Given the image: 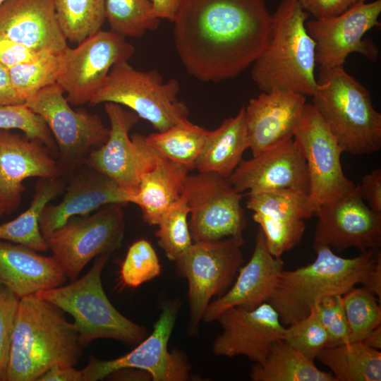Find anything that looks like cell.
I'll use <instances>...</instances> for the list:
<instances>
[{
    "label": "cell",
    "instance_id": "obj_28",
    "mask_svg": "<svg viewBox=\"0 0 381 381\" xmlns=\"http://www.w3.org/2000/svg\"><path fill=\"white\" fill-rule=\"evenodd\" d=\"M249 148L245 123V108L209 131L203 149L195 162L198 172H214L229 177Z\"/></svg>",
    "mask_w": 381,
    "mask_h": 381
},
{
    "label": "cell",
    "instance_id": "obj_2",
    "mask_svg": "<svg viewBox=\"0 0 381 381\" xmlns=\"http://www.w3.org/2000/svg\"><path fill=\"white\" fill-rule=\"evenodd\" d=\"M314 261L294 270H282L268 303L284 325L307 317L325 297L344 295L357 284L381 298L380 249H369L354 258L334 254L326 245L314 243Z\"/></svg>",
    "mask_w": 381,
    "mask_h": 381
},
{
    "label": "cell",
    "instance_id": "obj_21",
    "mask_svg": "<svg viewBox=\"0 0 381 381\" xmlns=\"http://www.w3.org/2000/svg\"><path fill=\"white\" fill-rule=\"evenodd\" d=\"M31 177H61L56 159L41 141L1 129L0 201L6 214L18 209L25 189L23 181Z\"/></svg>",
    "mask_w": 381,
    "mask_h": 381
},
{
    "label": "cell",
    "instance_id": "obj_13",
    "mask_svg": "<svg viewBox=\"0 0 381 381\" xmlns=\"http://www.w3.org/2000/svg\"><path fill=\"white\" fill-rule=\"evenodd\" d=\"M133 46L112 30H102L87 37L74 48L60 54L61 66L56 83L67 94L72 105L90 103L111 68L128 61Z\"/></svg>",
    "mask_w": 381,
    "mask_h": 381
},
{
    "label": "cell",
    "instance_id": "obj_17",
    "mask_svg": "<svg viewBox=\"0 0 381 381\" xmlns=\"http://www.w3.org/2000/svg\"><path fill=\"white\" fill-rule=\"evenodd\" d=\"M248 209L262 231L270 253L274 257L294 248L305 231V219L315 215L318 205L308 194L292 189L248 193Z\"/></svg>",
    "mask_w": 381,
    "mask_h": 381
},
{
    "label": "cell",
    "instance_id": "obj_10",
    "mask_svg": "<svg viewBox=\"0 0 381 381\" xmlns=\"http://www.w3.org/2000/svg\"><path fill=\"white\" fill-rule=\"evenodd\" d=\"M123 205L109 204L94 214L71 217L45 238L71 282L93 258L121 246L126 228Z\"/></svg>",
    "mask_w": 381,
    "mask_h": 381
},
{
    "label": "cell",
    "instance_id": "obj_47",
    "mask_svg": "<svg viewBox=\"0 0 381 381\" xmlns=\"http://www.w3.org/2000/svg\"><path fill=\"white\" fill-rule=\"evenodd\" d=\"M22 104L25 103L13 90L8 70L0 65V104Z\"/></svg>",
    "mask_w": 381,
    "mask_h": 381
},
{
    "label": "cell",
    "instance_id": "obj_20",
    "mask_svg": "<svg viewBox=\"0 0 381 381\" xmlns=\"http://www.w3.org/2000/svg\"><path fill=\"white\" fill-rule=\"evenodd\" d=\"M228 178L239 193L292 189L308 195L310 190L306 162L294 138L242 159Z\"/></svg>",
    "mask_w": 381,
    "mask_h": 381
},
{
    "label": "cell",
    "instance_id": "obj_50",
    "mask_svg": "<svg viewBox=\"0 0 381 381\" xmlns=\"http://www.w3.org/2000/svg\"><path fill=\"white\" fill-rule=\"evenodd\" d=\"M365 345L380 350L381 349V326L373 329L362 341Z\"/></svg>",
    "mask_w": 381,
    "mask_h": 381
},
{
    "label": "cell",
    "instance_id": "obj_19",
    "mask_svg": "<svg viewBox=\"0 0 381 381\" xmlns=\"http://www.w3.org/2000/svg\"><path fill=\"white\" fill-rule=\"evenodd\" d=\"M314 243L341 251L349 248L361 252L381 247V214L364 202L357 186L349 195L318 207Z\"/></svg>",
    "mask_w": 381,
    "mask_h": 381
},
{
    "label": "cell",
    "instance_id": "obj_30",
    "mask_svg": "<svg viewBox=\"0 0 381 381\" xmlns=\"http://www.w3.org/2000/svg\"><path fill=\"white\" fill-rule=\"evenodd\" d=\"M250 377L253 381H337L283 339L273 344L262 363L254 364Z\"/></svg>",
    "mask_w": 381,
    "mask_h": 381
},
{
    "label": "cell",
    "instance_id": "obj_43",
    "mask_svg": "<svg viewBox=\"0 0 381 381\" xmlns=\"http://www.w3.org/2000/svg\"><path fill=\"white\" fill-rule=\"evenodd\" d=\"M367 0H298L303 9L315 19L339 15L359 3Z\"/></svg>",
    "mask_w": 381,
    "mask_h": 381
},
{
    "label": "cell",
    "instance_id": "obj_4",
    "mask_svg": "<svg viewBox=\"0 0 381 381\" xmlns=\"http://www.w3.org/2000/svg\"><path fill=\"white\" fill-rule=\"evenodd\" d=\"M308 17L298 0H282L272 13L269 40L252 64L251 78L260 91L315 93V43L306 29Z\"/></svg>",
    "mask_w": 381,
    "mask_h": 381
},
{
    "label": "cell",
    "instance_id": "obj_24",
    "mask_svg": "<svg viewBox=\"0 0 381 381\" xmlns=\"http://www.w3.org/2000/svg\"><path fill=\"white\" fill-rule=\"evenodd\" d=\"M0 37L37 52L59 54L68 46L54 0H6L0 4Z\"/></svg>",
    "mask_w": 381,
    "mask_h": 381
},
{
    "label": "cell",
    "instance_id": "obj_48",
    "mask_svg": "<svg viewBox=\"0 0 381 381\" xmlns=\"http://www.w3.org/2000/svg\"><path fill=\"white\" fill-rule=\"evenodd\" d=\"M181 0H151L155 16L173 22Z\"/></svg>",
    "mask_w": 381,
    "mask_h": 381
},
{
    "label": "cell",
    "instance_id": "obj_23",
    "mask_svg": "<svg viewBox=\"0 0 381 381\" xmlns=\"http://www.w3.org/2000/svg\"><path fill=\"white\" fill-rule=\"evenodd\" d=\"M306 96L289 90L262 92L245 108V123L253 156L291 140L302 118Z\"/></svg>",
    "mask_w": 381,
    "mask_h": 381
},
{
    "label": "cell",
    "instance_id": "obj_18",
    "mask_svg": "<svg viewBox=\"0 0 381 381\" xmlns=\"http://www.w3.org/2000/svg\"><path fill=\"white\" fill-rule=\"evenodd\" d=\"M217 320L222 332L213 342L212 353L226 357L242 355L255 363L265 360L273 344L283 339L285 330L279 314L268 302L253 310L229 308Z\"/></svg>",
    "mask_w": 381,
    "mask_h": 381
},
{
    "label": "cell",
    "instance_id": "obj_33",
    "mask_svg": "<svg viewBox=\"0 0 381 381\" xmlns=\"http://www.w3.org/2000/svg\"><path fill=\"white\" fill-rule=\"evenodd\" d=\"M54 4L62 32L72 43L101 30L106 20L105 0H54Z\"/></svg>",
    "mask_w": 381,
    "mask_h": 381
},
{
    "label": "cell",
    "instance_id": "obj_27",
    "mask_svg": "<svg viewBox=\"0 0 381 381\" xmlns=\"http://www.w3.org/2000/svg\"><path fill=\"white\" fill-rule=\"evenodd\" d=\"M188 172L186 167L156 152L140 178L133 200L145 222L157 225L164 212L181 198Z\"/></svg>",
    "mask_w": 381,
    "mask_h": 381
},
{
    "label": "cell",
    "instance_id": "obj_41",
    "mask_svg": "<svg viewBox=\"0 0 381 381\" xmlns=\"http://www.w3.org/2000/svg\"><path fill=\"white\" fill-rule=\"evenodd\" d=\"M312 313L328 335L327 346L349 342V325L342 295L325 297L313 306Z\"/></svg>",
    "mask_w": 381,
    "mask_h": 381
},
{
    "label": "cell",
    "instance_id": "obj_45",
    "mask_svg": "<svg viewBox=\"0 0 381 381\" xmlns=\"http://www.w3.org/2000/svg\"><path fill=\"white\" fill-rule=\"evenodd\" d=\"M356 186L359 195L368 202L370 208L381 214V169L376 168L365 174Z\"/></svg>",
    "mask_w": 381,
    "mask_h": 381
},
{
    "label": "cell",
    "instance_id": "obj_32",
    "mask_svg": "<svg viewBox=\"0 0 381 381\" xmlns=\"http://www.w3.org/2000/svg\"><path fill=\"white\" fill-rule=\"evenodd\" d=\"M209 131L191 122L174 126L145 136L147 143L162 156L176 162L189 171L205 145Z\"/></svg>",
    "mask_w": 381,
    "mask_h": 381
},
{
    "label": "cell",
    "instance_id": "obj_25",
    "mask_svg": "<svg viewBox=\"0 0 381 381\" xmlns=\"http://www.w3.org/2000/svg\"><path fill=\"white\" fill-rule=\"evenodd\" d=\"M284 265L281 258L270 253L260 228L249 261L239 268L236 281L227 291L209 303L202 320L210 323L217 320L219 315L229 308L239 306L253 310L267 302L284 270Z\"/></svg>",
    "mask_w": 381,
    "mask_h": 381
},
{
    "label": "cell",
    "instance_id": "obj_6",
    "mask_svg": "<svg viewBox=\"0 0 381 381\" xmlns=\"http://www.w3.org/2000/svg\"><path fill=\"white\" fill-rule=\"evenodd\" d=\"M109 255L96 257L89 271L70 284L35 294L73 317L83 347L98 339L136 344L147 334L145 327L120 313L106 295L101 275Z\"/></svg>",
    "mask_w": 381,
    "mask_h": 381
},
{
    "label": "cell",
    "instance_id": "obj_3",
    "mask_svg": "<svg viewBox=\"0 0 381 381\" xmlns=\"http://www.w3.org/2000/svg\"><path fill=\"white\" fill-rule=\"evenodd\" d=\"M73 324L35 294L20 298L5 381H37L54 364L74 366L82 356Z\"/></svg>",
    "mask_w": 381,
    "mask_h": 381
},
{
    "label": "cell",
    "instance_id": "obj_46",
    "mask_svg": "<svg viewBox=\"0 0 381 381\" xmlns=\"http://www.w3.org/2000/svg\"><path fill=\"white\" fill-rule=\"evenodd\" d=\"M37 381H83L82 370L73 366L54 364L43 373Z\"/></svg>",
    "mask_w": 381,
    "mask_h": 381
},
{
    "label": "cell",
    "instance_id": "obj_8",
    "mask_svg": "<svg viewBox=\"0 0 381 381\" xmlns=\"http://www.w3.org/2000/svg\"><path fill=\"white\" fill-rule=\"evenodd\" d=\"M55 83L28 99L25 104L46 123L56 142L61 177L69 178L85 164L90 154L107 140L109 128L99 116L74 110Z\"/></svg>",
    "mask_w": 381,
    "mask_h": 381
},
{
    "label": "cell",
    "instance_id": "obj_34",
    "mask_svg": "<svg viewBox=\"0 0 381 381\" xmlns=\"http://www.w3.org/2000/svg\"><path fill=\"white\" fill-rule=\"evenodd\" d=\"M105 17L110 30L126 38L141 37L160 21L151 0H105Z\"/></svg>",
    "mask_w": 381,
    "mask_h": 381
},
{
    "label": "cell",
    "instance_id": "obj_9",
    "mask_svg": "<svg viewBox=\"0 0 381 381\" xmlns=\"http://www.w3.org/2000/svg\"><path fill=\"white\" fill-rule=\"evenodd\" d=\"M244 240L227 237L193 243L176 261V272L188 284V333L198 332L200 322L211 299L225 294L243 265Z\"/></svg>",
    "mask_w": 381,
    "mask_h": 381
},
{
    "label": "cell",
    "instance_id": "obj_14",
    "mask_svg": "<svg viewBox=\"0 0 381 381\" xmlns=\"http://www.w3.org/2000/svg\"><path fill=\"white\" fill-rule=\"evenodd\" d=\"M293 138L306 159L310 184L308 195L317 205L334 202L354 190L356 185L342 170V151L312 104L306 103Z\"/></svg>",
    "mask_w": 381,
    "mask_h": 381
},
{
    "label": "cell",
    "instance_id": "obj_5",
    "mask_svg": "<svg viewBox=\"0 0 381 381\" xmlns=\"http://www.w3.org/2000/svg\"><path fill=\"white\" fill-rule=\"evenodd\" d=\"M315 107L342 152L370 154L381 148V114L373 107L368 89L344 66L320 67Z\"/></svg>",
    "mask_w": 381,
    "mask_h": 381
},
{
    "label": "cell",
    "instance_id": "obj_16",
    "mask_svg": "<svg viewBox=\"0 0 381 381\" xmlns=\"http://www.w3.org/2000/svg\"><path fill=\"white\" fill-rule=\"evenodd\" d=\"M104 109L110 123L108 138L90 154L85 165L136 192L140 178L156 152L147 143L145 135L135 133L129 136L139 121L135 112L113 102L104 103Z\"/></svg>",
    "mask_w": 381,
    "mask_h": 381
},
{
    "label": "cell",
    "instance_id": "obj_7",
    "mask_svg": "<svg viewBox=\"0 0 381 381\" xmlns=\"http://www.w3.org/2000/svg\"><path fill=\"white\" fill-rule=\"evenodd\" d=\"M179 83L164 81L155 70L141 71L128 61L115 64L90 104L113 102L125 106L157 131L190 123L189 109L179 99Z\"/></svg>",
    "mask_w": 381,
    "mask_h": 381
},
{
    "label": "cell",
    "instance_id": "obj_37",
    "mask_svg": "<svg viewBox=\"0 0 381 381\" xmlns=\"http://www.w3.org/2000/svg\"><path fill=\"white\" fill-rule=\"evenodd\" d=\"M189 207L182 196L162 215L155 235L167 258L176 261L193 243L187 220Z\"/></svg>",
    "mask_w": 381,
    "mask_h": 381
},
{
    "label": "cell",
    "instance_id": "obj_15",
    "mask_svg": "<svg viewBox=\"0 0 381 381\" xmlns=\"http://www.w3.org/2000/svg\"><path fill=\"white\" fill-rule=\"evenodd\" d=\"M381 0L362 2L342 13L321 19L306 20V26L315 43V60L320 68L344 66L352 53H358L375 62L379 49L364 35L375 28H380Z\"/></svg>",
    "mask_w": 381,
    "mask_h": 381
},
{
    "label": "cell",
    "instance_id": "obj_49",
    "mask_svg": "<svg viewBox=\"0 0 381 381\" xmlns=\"http://www.w3.org/2000/svg\"><path fill=\"white\" fill-rule=\"evenodd\" d=\"M107 377L116 380H150L151 376L145 371L135 368H123L118 370Z\"/></svg>",
    "mask_w": 381,
    "mask_h": 381
},
{
    "label": "cell",
    "instance_id": "obj_44",
    "mask_svg": "<svg viewBox=\"0 0 381 381\" xmlns=\"http://www.w3.org/2000/svg\"><path fill=\"white\" fill-rule=\"evenodd\" d=\"M43 52L35 51L23 44L0 37V65L7 70L33 61Z\"/></svg>",
    "mask_w": 381,
    "mask_h": 381
},
{
    "label": "cell",
    "instance_id": "obj_52",
    "mask_svg": "<svg viewBox=\"0 0 381 381\" xmlns=\"http://www.w3.org/2000/svg\"><path fill=\"white\" fill-rule=\"evenodd\" d=\"M6 0H0V4H2L4 1H5Z\"/></svg>",
    "mask_w": 381,
    "mask_h": 381
},
{
    "label": "cell",
    "instance_id": "obj_29",
    "mask_svg": "<svg viewBox=\"0 0 381 381\" xmlns=\"http://www.w3.org/2000/svg\"><path fill=\"white\" fill-rule=\"evenodd\" d=\"M28 208L11 221L0 224V240L21 244L37 252L48 250L39 225L45 205L65 188L64 179L41 178Z\"/></svg>",
    "mask_w": 381,
    "mask_h": 381
},
{
    "label": "cell",
    "instance_id": "obj_38",
    "mask_svg": "<svg viewBox=\"0 0 381 381\" xmlns=\"http://www.w3.org/2000/svg\"><path fill=\"white\" fill-rule=\"evenodd\" d=\"M161 272L153 246L148 241L140 239L129 247L121 266L120 279L124 286L134 289L158 277Z\"/></svg>",
    "mask_w": 381,
    "mask_h": 381
},
{
    "label": "cell",
    "instance_id": "obj_36",
    "mask_svg": "<svg viewBox=\"0 0 381 381\" xmlns=\"http://www.w3.org/2000/svg\"><path fill=\"white\" fill-rule=\"evenodd\" d=\"M342 296L349 342L361 341L381 324L380 300L364 286H354Z\"/></svg>",
    "mask_w": 381,
    "mask_h": 381
},
{
    "label": "cell",
    "instance_id": "obj_1",
    "mask_svg": "<svg viewBox=\"0 0 381 381\" xmlns=\"http://www.w3.org/2000/svg\"><path fill=\"white\" fill-rule=\"evenodd\" d=\"M178 56L202 82L237 77L265 47L272 14L265 0H181L172 22Z\"/></svg>",
    "mask_w": 381,
    "mask_h": 381
},
{
    "label": "cell",
    "instance_id": "obj_40",
    "mask_svg": "<svg viewBox=\"0 0 381 381\" xmlns=\"http://www.w3.org/2000/svg\"><path fill=\"white\" fill-rule=\"evenodd\" d=\"M283 340L314 361L328 345V335L317 318L310 313L305 318L285 327Z\"/></svg>",
    "mask_w": 381,
    "mask_h": 381
},
{
    "label": "cell",
    "instance_id": "obj_39",
    "mask_svg": "<svg viewBox=\"0 0 381 381\" xmlns=\"http://www.w3.org/2000/svg\"><path fill=\"white\" fill-rule=\"evenodd\" d=\"M1 129L20 130L28 138L41 141L57 157V146L47 125L25 104H0Z\"/></svg>",
    "mask_w": 381,
    "mask_h": 381
},
{
    "label": "cell",
    "instance_id": "obj_12",
    "mask_svg": "<svg viewBox=\"0 0 381 381\" xmlns=\"http://www.w3.org/2000/svg\"><path fill=\"white\" fill-rule=\"evenodd\" d=\"M179 308L178 300L165 304L152 332L129 353L107 361L90 356L81 370L83 381L101 380L123 368L145 371L153 381H184L190 378L191 367L185 352L168 349Z\"/></svg>",
    "mask_w": 381,
    "mask_h": 381
},
{
    "label": "cell",
    "instance_id": "obj_11",
    "mask_svg": "<svg viewBox=\"0 0 381 381\" xmlns=\"http://www.w3.org/2000/svg\"><path fill=\"white\" fill-rule=\"evenodd\" d=\"M182 196L189 207L188 226L193 243L233 237L244 240L246 225L242 195L228 177L214 172L188 175Z\"/></svg>",
    "mask_w": 381,
    "mask_h": 381
},
{
    "label": "cell",
    "instance_id": "obj_22",
    "mask_svg": "<svg viewBox=\"0 0 381 381\" xmlns=\"http://www.w3.org/2000/svg\"><path fill=\"white\" fill-rule=\"evenodd\" d=\"M68 179L61 202L47 203L41 213L39 225L44 238L71 217L89 214L109 204L133 203L134 190L122 187L110 177L86 165Z\"/></svg>",
    "mask_w": 381,
    "mask_h": 381
},
{
    "label": "cell",
    "instance_id": "obj_26",
    "mask_svg": "<svg viewBox=\"0 0 381 381\" xmlns=\"http://www.w3.org/2000/svg\"><path fill=\"white\" fill-rule=\"evenodd\" d=\"M66 280L54 256L0 240V284L19 298L64 285Z\"/></svg>",
    "mask_w": 381,
    "mask_h": 381
},
{
    "label": "cell",
    "instance_id": "obj_35",
    "mask_svg": "<svg viewBox=\"0 0 381 381\" xmlns=\"http://www.w3.org/2000/svg\"><path fill=\"white\" fill-rule=\"evenodd\" d=\"M60 66V54L43 52L33 61L8 70L12 87L25 103L40 90L56 83Z\"/></svg>",
    "mask_w": 381,
    "mask_h": 381
},
{
    "label": "cell",
    "instance_id": "obj_42",
    "mask_svg": "<svg viewBox=\"0 0 381 381\" xmlns=\"http://www.w3.org/2000/svg\"><path fill=\"white\" fill-rule=\"evenodd\" d=\"M20 298L0 284V381H5L9 349Z\"/></svg>",
    "mask_w": 381,
    "mask_h": 381
},
{
    "label": "cell",
    "instance_id": "obj_31",
    "mask_svg": "<svg viewBox=\"0 0 381 381\" xmlns=\"http://www.w3.org/2000/svg\"><path fill=\"white\" fill-rule=\"evenodd\" d=\"M316 358L337 381H380L381 352L361 341L326 346Z\"/></svg>",
    "mask_w": 381,
    "mask_h": 381
},
{
    "label": "cell",
    "instance_id": "obj_51",
    "mask_svg": "<svg viewBox=\"0 0 381 381\" xmlns=\"http://www.w3.org/2000/svg\"><path fill=\"white\" fill-rule=\"evenodd\" d=\"M4 213H6V210L4 208V206L3 205L1 202L0 201V216L4 214Z\"/></svg>",
    "mask_w": 381,
    "mask_h": 381
}]
</instances>
